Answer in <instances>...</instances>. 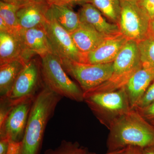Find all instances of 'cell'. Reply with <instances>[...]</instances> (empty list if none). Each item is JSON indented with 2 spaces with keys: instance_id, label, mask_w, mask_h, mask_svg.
Returning a JSON list of instances; mask_svg holds the SVG:
<instances>
[{
  "instance_id": "6da1fadb",
  "label": "cell",
  "mask_w": 154,
  "mask_h": 154,
  "mask_svg": "<svg viewBox=\"0 0 154 154\" xmlns=\"http://www.w3.org/2000/svg\"><path fill=\"white\" fill-rule=\"evenodd\" d=\"M63 97L44 85L33 99L19 154H40L45 129Z\"/></svg>"
},
{
  "instance_id": "7a4b0ae2",
  "label": "cell",
  "mask_w": 154,
  "mask_h": 154,
  "mask_svg": "<svg viewBox=\"0 0 154 154\" xmlns=\"http://www.w3.org/2000/svg\"><path fill=\"white\" fill-rule=\"evenodd\" d=\"M109 130L107 152L128 146L143 149L154 145V127L135 109H131L119 117Z\"/></svg>"
},
{
  "instance_id": "3957f363",
  "label": "cell",
  "mask_w": 154,
  "mask_h": 154,
  "mask_svg": "<svg viewBox=\"0 0 154 154\" xmlns=\"http://www.w3.org/2000/svg\"><path fill=\"white\" fill-rule=\"evenodd\" d=\"M84 102L99 122L108 129L132 109L125 87L110 92L88 91L84 93Z\"/></svg>"
},
{
  "instance_id": "277c9868",
  "label": "cell",
  "mask_w": 154,
  "mask_h": 154,
  "mask_svg": "<svg viewBox=\"0 0 154 154\" xmlns=\"http://www.w3.org/2000/svg\"><path fill=\"white\" fill-rule=\"evenodd\" d=\"M42 76L44 85L62 97L77 102H84V93L64 69L59 57L50 53L41 57Z\"/></svg>"
},
{
  "instance_id": "5b68a950",
  "label": "cell",
  "mask_w": 154,
  "mask_h": 154,
  "mask_svg": "<svg viewBox=\"0 0 154 154\" xmlns=\"http://www.w3.org/2000/svg\"><path fill=\"white\" fill-rule=\"evenodd\" d=\"M142 66L137 42L128 40L113 62V73L110 79L89 91L110 92L124 88Z\"/></svg>"
},
{
  "instance_id": "8992f818",
  "label": "cell",
  "mask_w": 154,
  "mask_h": 154,
  "mask_svg": "<svg viewBox=\"0 0 154 154\" xmlns=\"http://www.w3.org/2000/svg\"><path fill=\"white\" fill-rule=\"evenodd\" d=\"M42 81L40 63L32 59L25 65L9 94L1 99L13 107L33 99L44 87Z\"/></svg>"
},
{
  "instance_id": "52a82bcc",
  "label": "cell",
  "mask_w": 154,
  "mask_h": 154,
  "mask_svg": "<svg viewBox=\"0 0 154 154\" xmlns=\"http://www.w3.org/2000/svg\"><path fill=\"white\" fill-rule=\"evenodd\" d=\"M59 58L64 69L78 82L84 93L107 82L113 73V62L92 64Z\"/></svg>"
},
{
  "instance_id": "ba28073f",
  "label": "cell",
  "mask_w": 154,
  "mask_h": 154,
  "mask_svg": "<svg viewBox=\"0 0 154 154\" xmlns=\"http://www.w3.org/2000/svg\"><path fill=\"white\" fill-rule=\"evenodd\" d=\"M121 14L119 26L128 40L138 42L152 36L151 19L136 2L120 0Z\"/></svg>"
},
{
  "instance_id": "9c48e42d",
  "label": "cell",
  "mask_w": 154,
  "mask_h": 154,
  "mask_svg": "<svg viewBox=\"0 0 154 154\" xmlns=\"http://www.w3.org/2000/svg\"><path fill=\"white\" fill-rule=\"evenodd\" d=\"M47 16L44 27L54 53L60 58L85 63V54L75 45L70 33L57 22L48 10Z\"/></svg>"
},
{
  "instance_id": "30bf717a",
  "label": "cell",
  "mask_w": 154,
  "mask_h": 154,
  "mask_svg": "<svg viewBox=\"0 0 154 154\" xmlns=\"http://www.w3.org/2000/svg\"><path fill=\"white\" fill-rule=\"evenodd\" d=\"M34 99L26 100L12 108L0 124V139H8L17 142L22 141Z\"/></svg>"
},
{
  "instance_id": "8fae6325",
  "label": "cell",
  "mask_w": 154,
  "mask_h": 154,
  "mask_svg": "<svg viewBox=\"0 0 154 154\" xmlns=\"http://www.w3.org/2000/svg\"><path fill=\"white\" fill-rule=\"evenodd\" d=\"M128 40L121 33L107 37L96 48L85 54L84 63L100 64L113 62Z\"/></svg>"
},
{
  "instance_id": "7c38bea8",
  "label": "cell",
  "mask_w": 154,
  "mask_h": 154,
  "mask_svg": "<svg viewBox=\"0 0 154 154\" xmlns=\"http://www.w3.org/2000/svg\"><path fill=\"white\" fill-rule=\"evenodd\" d=\"M32 57L25 49L19 32H0V65L17 60L27 63Z\"/></svg>"
},
{
  "instance_id": "4fadbf2b",
  "label": "cell",
  "mask_w": 154,
  "mask_h": 154,
  "mask_svg": "<svg viewBox=\"0 0 154 154\" xmlns=\"http://www.w3.org/2000/svg\"><path fill=\"white\" fill-rule=\"evenodd\" d=\"M44 26L19 30L25 49L32 57L38 54L41 57L50 53H54Z\"/></svg>"
},
{
  "instance_id": "5bb4252c",
  "label": "cell",
  "mask_w": 154,
  "mask_h": 154,
  "mask_svg": "<svg viewBox=\"0 0 154 154\" xmlns=\"http://www.w3.org/2000/svg\"><path fill=\"white\" fill-rule=\"evenodd\" d=\"M78 14L82 23L91 25L105 36L109 37L121 33L118 25L108 22L91 3H87L82 5Z\"/></svg>"
},
{
  "instance_id": "9a60e30c",
  "label": "cell",
  "mask_w": 154,
  "mask_h": 154,
  "mask_svg": "<svg viewBox=\"0 0 154 154\" xmlns=\"http://www.w3.org/2000/svg\"><path fill=\"white\" fill-rule=\"evenodd\" d=\"M49 5L47 2H35L20 8L17 18L22 29L44 26L47 22Z\"/></svg>"
},
{
  "instance_id": "2e32d148",
  "label": "cell",
  "mask_w": 154,
  "mask_h": 154,
  "mask_svg": "<svg viewBox=\"0 0 154 154\" xmlns=\"http://www.w3.org/2000/svg\"><path fill=\"white\" fill-rule=\"evenodd\" d=\"M154 81V69L142 66L131 77L125 87L132 109Z\"/></svg>"
},
{
  "instance_id": "e0dca14e",
  "label": "cell",
  "mask_w": 154,
  "mask_h": 154,
  "mask_svg": "<svg viewBox=\"0 0 154 154\" xmlns=\"http://www.w3.org/2000/svg\"><path fill=\"white\" fill-rule=\"evenodd\" d=\"M70 34L75 45L84 54L96 48L107 37L91 25L82 22L79 28Z\"/></svg>"
},
{
  "instance_id": "ac0fdd59",
  "label": "cell",
  "mask_w": 154,
  "mask_h": 154,
  "mask_svg": "<svg viewBox=\"0 0 154 154\" xmlns=\"http://www.w3.org/2000/svg\"><path fill=\"white\" fill-rule=\"evenodd\" d=\"M48 10L57 22L69 33L79 28L81 22L79 14L73 10L72 6L49 5Z\"/></svg>"
},
{
  "instance_id": "d6986e66",
  "label": "cell",
  "mask_w": 154,
  "mask_h": 154,
  "mask_svg": "<svg viewBox=\"0 0 154 154\" xmlns=\"http://www.w3.org/2000/svg\"><path fill=\"white\" fill-rule=\"evenodd\" d=\"M26 63L21 60H17L0 65L1 97L9 94Z\"/></svg>"
},
{
  "instance_id": "ffe728a7",
  "label": "cell",
  "mask_w": 154,
  "mask_h": 154,
  "mask_svg": "<svg viewBox=\"0 0 154 154\" xmlns=\"http://www.w3.org/2000/svg\"><path fill=\"white\" fill-rule=\"evenodd\" d=\"M91 3L107 20L119 25L121 14L120 0H91Z\"/></svg>"
},
{
  "instance_id": "44dd1931",
  "label": "cell",
  "mask_w": 154,
  "mask_h": 154,
  "mask_svg": "<svg viewBox=\"0 0 154 154\" xmlns=\"http://www.w3.org/2000/svg\"><path fill=\"white\" fill-rule=\"evenodd\" d=\"M19 8L14 5L2 1L0 2V17L16 32H19L21 29L17 16V11Z\"/></svg>"
},
{
  "instance_id": "7402d4cb",
  "label": "cell",
  "mask_w": 154,
  "mask_h": 154,
  "mask_svg": "<svg viewBox=\"0 0 154 154\" xmlns=\"http://www.w3.org/2000/svg\"><path fill=\"white\" fill-rule=\"evenodd\" d=\"M142 66L154 69V37L137 42Z\"/></svg>"
},
{
  "instance_id": "603a6c76",
  "label": "cell",
  "mask_w": 154,
  "mask_h": 154,
  "mask_svg": "<svg viewBox=\"0 0 154 154\" xmlns=\"http://www.w3.org/2000/svg\"><path fill=\"white\" fill-rule=\"evenodd\" d=\"M90 153L87 148L82 146L78 142L63 140L57 147L46 150L44 154H89Z\"/></svg>"
},
{
  "instance_id": "cb8c5ba5",
  "label": "cell",
  "mask_w": 154,
  "mask_h": 154,
  "mask_svg": "<svg viewBox=\"0 0 154 154\" xmlns=\"http://www.w3.org/2000/svg\"><path fill=\"white\" fill-rule=\"evenodd\" d=\"M154 101V81L147 88L133 109H140L146 107Z\"/></svg>"
},
{
  "instance_id": "d4e9b609",
  "label": "cell",
  "mask_w": 154,
  "mask_h": 154,
  "mask_svg": "<svg viewBox=\"0 0 154 154\" xmlns=\"http://www.w3.org/2000/svg\"><path fill=\"white\" fill-rule=\"evenodd\" d=\"M143 117L154 126V101L146 107L140 109H134Z\"/></svg>"
},
{
  "instance_id": "484cf974",
  "label": "cell",
  "mask_w": 154,
  "mask_h": 154,
  "mask_svg": "<svg viewBox=\"0 0 154 154\" xmlns=\"http://www.w3.org/2000/svg\"><path fill=\"white\" fill-rule=\"evenodd\" d=\"M137 3L151 20L154 19V0H140Z\"/></svg>"
},
{
  "instance_id": "4316f807",
  "label": "cell",
  "mask_w": 154,
  "mask_h": 154,
  "mask_svg": "<svg viewBox=\"0 0 154 154\" xmlns=\"http://www.w3.org/2000/svg\"><path fill=\"white\" fill-rule=\"evenodd\" d=\"M49 5H67L72 6L75 5L81 6L87 3H91V0H48Z\"/></svg>"
},
{
  "instance_id": "83f0119b",
  "label": "cell",
  "mask_w": 154,
  "mask_h": 154,
  "mask_svg": "<svg viewBox=\"0 0 154 154\" xmlns=\"http://www.w3.org/2000/svg\"><path fill=\"white\" fill-rule=\"evenodd\" d=\"M21 142H17L9 140L8 149L7 154H19L21 150Z\"/></svg>"
},
{
  "instance_id": "f1b7e54d",
  "label": "cell",
  "mask_w": 154,
  "mask_h": 154,
  "mask_svg": "<svg viewBox=\"0 0 154 154\" xmlns=\"http://www.w3.org/2000/svg\"><path fill=\"white\" fill-rule=\"evenodd\" d=\"M4 2L17 6L19 8H22L31 3L35 2L33 0H1Z\"/></svg>"
},
{
  "instance_id": "f546056e",
  "label": "cell",
  "mask_w": 154,
  "mask_h": 154,
  "mask_svg": "<svg viewBox=\"0 0 154 154\" xmlns=\"http://www.w3.org/2000/svg\"><path fill=\"white\" fill-rule=\"evenodd\" d=\"M9 145L8 139H0V154H7Z\"/></svg>"
},
{
  "instance_id": "4dcf8cb0",
  "label": "cell",
  "mask_w": 154,
  "mask_h": 154,
  "mask_svg": "<svg viewBox=\"0 0 154 154\" xmlns=\"http://www.w3.org/2000/svg\"><path fill=\"white\" fill-rule=\"evenodd\" d=\"M0 32H16L12 30L1 17H0Z\"/></svg>"
},
{
  "instance_id": "1f68e13d",
  "label": "cell",
  "mask_w": 154,
  "mask_h": 154,
  "mask_svg": "<svg viewBox=\"0 0 154 154\" xmlns=\"http://www.w3.org/2000/svg\"><path fill=\"white\" fill-rule=\"evenodd\" d=\"M125 154H142V149L138 147L128 146L126 148Z\"/></svg>"
},
{
  "instance_id": "d6a6232c",
  "label": "cell",
  "mask_w": 154,
  "mask_h": 154,
  "mask_svg": "<svg viewBox=\"0 0 154 154\" xmlns=\"http://www.w3.org/2000/svg\"><path fill=\"white\" fill-rule=\"evenodd\" d=\"M142 154H154V145L142 149Z\"/></svg>"
},
{
  "instance_id": "836d02e7",
  "label": "cell",
  "mask_w": 154,
  "mask_h": 154,
  "mask_svg": "<svg viewBox=\"0 0 154 154\" xmlns=\"http://www.w3.org/2000/svg\"><path fill=\"white\" fill-rule=\"evenodd\" d=\"M126 148L114 151L107 152L105 154H125V151H126ZM89 154H96L90 152Z\"/></svg>"
},
{
  "instance_id": "e575fe53",
  "label": "cell",
  "mask_w": 154,
  "mask_h": 154,
  "mask_svg": "<svg viewBox=\"0 0 154 154\" xmlns=\"http://www.w3.org/2000/svg\"><path fill=\"white\" fill-rule=\"evenodd\" d=\"M150 32L152 36L154 37V19L151 20L150 25Z\"/></svg>"
},
{
  "instance_id": "d590c367",
  "label": "cell",
  "mask_w": 154,
  "mask_h": 154,
  "mask_svg": "<svg viewBox=\"0 0 154 154\" xmlns=\"http://www.w3.org/2000/svg\"><path fill=\"white\" fill-rule=\"evenodd\" d=\"M124 1H128V2H134L138 3L140 0H124Z\"/></svg>"
},
{
  "instance_id": "8d00e7d4",
  "label": "cell",
  "mask_w": 154,
  "mask_h": 154,
  "mask_svg": "<svg viewBox=\"0 0 154 154\" xmlns=\"http://www.w3.org/2000/svg\"><path fill=\"white\" fill-rule=\"evenodd\" d=\"M36 2H47L48 0H33Z\"/></svg>"
},
{
  "instance_id": "74e56055",
  "label": "cell",
  "mask_w": 154,
  "mask_h": 154,
  "mask_svg": "<svg viewBox=\"0 0 154 154\" xmlns=\"http://www.w3.org/2000/svg\"></svg>"
}]
</instances>
